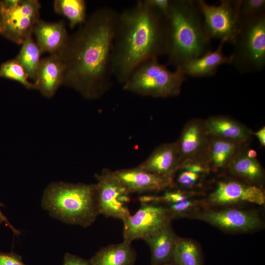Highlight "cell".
I'll use <instances>...</instances> for the list:
<instances>
[{
  "label": "cell",
  "instance_id": "cell-1",
  "mask_svg": "<svg viewBox=\"0 0 265 265\" xmlns=\"http://www.w3.org/2000/svg\"><path fill=\"white\" fill-rule=\"evenodd\" d=\"M119 13L108 6L95 10L57 54L65 67L63 84L88 99L110 87L111 55Z\"/></svg>",
  "mask_w": 265,
  "mask_h": 265
},
{
  "label": "cell",
  "instance_id": "cell-2",
  "mask_svg": "<svg viewBox=\"0 0 265 265\" xmlns=\"http://www.w3.org/2000/svg\"><path fill=\"white\" fill-rule=\"evenodd\" d=\"M167 37L166 17L144 0L123 10L112 45L113 76L123 84L141 64L166 55Z\"/></svg>",
  "mask_w": 265,
  "mask_h": 265
},
{
  "label": "cell",
  "instance_id": "cell-3",
  "mask_svg": "<svg viewBox=\"0 0 265 265\" xmlns=\"http://www.w3.org/2000/svg\"><path fill=\"white\" fill-rule=\"evenodd\" d=\"M167 22V64L179 68L211 49L202 14L193 0H170Z\"/></svg>",
  "mask_w": 265,
  "mask_h": 265
},
{
  "label": "cell",
  "instance_id": "cell-4",
  "mask_svg": "<svg viewBox=\"0 0 265 265\" xmlns=\"http://www.w3.org/2000/svg\"><path fill=\"white\" fill-rule=\"evenodd\" d=\"M41 206L53 217L84 228L93 224L100 214L95 184L52 183L44 191Z\"/></svg>",
  "mask_w": 265,
  "mask_h": 265
},
{
  "label": "cell",
  "instance_id": "cell-5",
  "mask_svg": "<svg viewBox=\"0 0 265 265\" xmlns=\"http://www.w3.org/2000/svg\"><path fill=\"white\" fill-rule=\"evenodd\" d=\"M186 78L180 68L171 71L155 58L139 65L123 84V88L142 96L168 98L180 94Z\"/></svg>",
  "mask_w": 265,
  "mask_h": 265
},
{
  "label": "cell",
  "instance_id": "cell-6",
  "mask_svg": "<svg viewBox=\"0 0 265 265\" xmlns=\"http://www.w3.org/2000/svg\"><path fill=\"white\" fill-rule=\"evenodd\" d=\"M233 45L231 65L239 73L262 71L265 66V13L242 23Z\"/></svg>",
  "mask_w": 265,
  "mask_h": 265
},
{
  "label": "cell",
  "instance_id": "cell-7",
  "mask_svg": "<svg viewBox=\"0 0 265 265\" xmlns=\"http://www.w3.org/2000/svg\"><path fill=\"white\" fill-rule=\"evenodd\" d=\"M195 1L209 38L233 45L241 27L239 15L241 0H221L218 5L210 4L204 0Z\"/></svg>",
  "mask_w": 265,
  "mask_h": 265
},
{
  "label": "cell",
  "instance_id": "cell-8",
  "mask_svg": "<svg viewBox=\"0 0 265 265\" xmlns=\"http://www.w3.org/2000/svg\"><path fill=\"white\" fill-rule=\"evenodd\" d=\"M41 5L37 0H19L10 8L0 7V34L18 45H22L33 33L40 20Z\"/></svg>",
  "mask_w": 265,
  "mask_h": 265
},
{
  "label": "cell",
  "instance_id": "cell-9",
  "mask_svg": "<svg viewBox=\"0 0 265 265\" xmlns=\"http://www.w3.org/2000/svg\"><path fill=\"white\" fill-rule=\"evenodd\" d=\"M96 194L99 214L125 221L131 214L130 192L113 172L104 170L96 175Z\"/></svg>",
  "mask_w": 265,
  "mask_h": 265
},
{
  "label": "cell",
  "instance_id": "cell-10",
  "mask_svg": "<svg viewBox=\"0 0 265 265\" xmlns=\"http://www.w3.org/2000/svg\"><path fill=\"white\" fill-rule=\"evenodd\" d=\"M172 218L165 206L159 204L141 203L140 208L123 221L124 241L131 243L171 222Z\"/></svg>",
  "mask_w": 265,
  "mask_h": 265
},
{
  "label": "cell",
  "instance_id": "cell-11",
  "mask_svg": "<svg viewBox=\"0 0 265 265\" xmlns=\"http://www.w3.org/2000/svg\"><path fill=\"white\" fill-rule=\"evenodd\" d=\"M189 215L227 232H251L263 224L262 219L255 211L236 209L207 210Z\"/></svg>",
  "mask_w": 265,
  "mask_h": 265
},
{
  "label": "cell",
  "instance_id": "cell-12",
  "mask_svg": "<svg viewBox=\"0 0 265 265\" xmlns=\"http://www.w3.org/2000/svg\"><path fill=\"white\" fill-rule=\"evenodd\" d=\"M207 203L215 206L239 203L263 205L265 203V195L260 187L239 181L223 180L217 183L208 196Z\"/></svg>",
  "mask_w": 265,
  "mask_h": 265
},
{
  "label": "cell",
  "instance_id": "cell-13",
  "mask_svg": "<svg viewBox=\"0 0 265 265\" xmlns=\"http://www.w3.org/2000/svg\"><path fill=\"white\" fill-rule=\"evenodd\" d=\"M113 172L130 193L159 192L173 184V177L161 176L145 170L139 166Z\"/></svg>",
  "mask_w": 265,
  "mask_h": 265
},
{
  "label": "cell",
  "instance_id": "cell-14",
  "mask_svg": "<svg viewBox=\"0 0 265 265\" xmlns=\"http://www.w3.org/2000/svg\"><path fill=\"white\" fill-rule=\"evenodd\" d=\"M209 139L204 120L193 119L188 121L184 126L178 145L181 165L184 162L201 159L206 149Z\"/></svg>",
  "mask_w": 265,
  "mask_h": 265
},
{
  "label": "cell",
  "instance_id": "cell-15",
  "mask_svg": "<svg viewBox=\"0 0 265 265\" xmlns=\"http://www.w3.org/2000/svg\"><path fill=\"white\" fill-rule=\"evenodd\" d=\"M247 143L209 136L201 159L211 171L227 169L230 163Z\"/></svg>",
  "mask_w": 265,
  "mask_h": 265
},
{
  "label": "cell",
  "instance_id": "cell-16",
  "mask_svg": "<svg viewBox=\"0 0 265 265\" xmlns=\"http://www.w3.org/2000/svg\"><path fill=\"white\" fill-rule=\"evenodd\" d=\"M180 237L169 223L145 236L149 246L151 265H161L173 262L175 249Z\"/></svg>",
  "mask_w": 265,
  "mask_h": 265
},
{
  "label": "cell",
  "instance_id": "cell-17",
  "mask_svg": "<svg viewBox=\"0 0 265 265\" xmlns=\"http://www.w3.org/2000/svg\"><path fill=\"white\" fill-rule=\"evenodd\" d=\"M182 161L177 142L162 144L152 152L139 166L143 169L154 174L173 177L179 170Z\"/></svg>",
  "mask_w": 265,
  "mask_h": 265
},
{
  "label": "cell",
  "instance_id": "cell-18",
  "mask_svg": "<svg viewBox=\"0 0 265 265\" xmlns=\"http://www.w3.org/2000/svg\"><path fill=\"white\" fill-rule=\"evenodd\" d=\"M65 67L57 53L40 60L34 84L44 96L51 98L63 83Z\"/></svg>",
  "mask_w": 265,
  "mask_h": 265
},
{
  "label": "cell",
  "instance_id": "cell-19",
  "mask_svg": "<svg viewBox=\"0 0 265 265\" xmlns=\"http://www.w3.org/2000/svg\"><path fill=\"white\" fill-rule=\"evenodd\" d=\"M224 41H220L216 49L210 50L203 55L191 60L180 68L183 74L194 78L211 77L215 75L218 67L224 64H231L233 56L224 54Z\"/></svg>",
  "mask_w": 265,
  "mask_h": 265
},
{
  "label": "cell",
  "instance_id": "cell-20",
  "mask_svg": "<svg viewBox=\"0 0 265 265\" xmlns=\"http://www.w3.org/2000/svg\"><path fill=\"white\" fill-rule=\"evenodd\" d=\"M204 122L209 136L247 143L253 135L250 129L227 116H211Z\"/></svg>",
  "mask_w": 265,
  "mask_h": 265
},
{
  "label": "cell",
  "instance_id": "cell-21",
  "mask_svg": "<svg viewBox=\"0 0 265 265\" xmlns=\"http://www.w3.org/2000/svg\"><path fill=\"white\" fill-rule=\"evenodd\" d=\"M33 33L41 53L48 52L51 54L60 52L65 46L69 36L63 21L50 23L39 20Z\"/></svg>",
  "mask_w": 265,
  "mask_h": 265
},
{
  "label": "cell",
  "instance_id": "cell-22",
  "mask_svg": "<svg viewBox=\"0 0 265 265\" xmlns=\"http://www.w3.org/2000/svg\"><path fill=\"white\" fill-rule=\"evenodd\" d=\"M136 256L131 243L123 241L101 248L89 261L92 265H134Z\"/></svg>",
  "mask_w": 265,
  "mask_h": 265
},
{
  "label": "cell",
  "instance_id": "cell-23",
  "mask_svg": "<svg viewBox=\"0 0 265 265\" xmlns=\"http://www.w3.org/2000/svg\"><path fill=\"white\" fill-rule=\"evenodd\" d=\"M246 147L235 157L227 169L241 182L260 187L264 180V169L257 159L246 156Z\"/></svg>",
  "mask_w": 265,
  "mask_h": 265
},
{
  "label": "cell",
  "instance_id": "cell-24",
  "mask_svg": "<svg viewBox=\"0 0 265 265\" xmlns=\"http://www.w3.org/2000/svg\"><path fill=\"white\" fill-rule=\"evenodd\" d=\"M173 262L177 265H204L199 244L193 239L181 237L175 249Z\"/></svg>",
  "mask_w": 265,
  "mask_h": 265
},
{
  "label": "cell",
  "instance_id": "cell-25",
  "mask_svg": "<svg viewBox=\"0 0 265 265\" xmlns=\"http://www.w3.org/2000/svg\"><path fill=\"white\" fill-rule=\"evenodd\" d=\"M32 34H29L23 43L21 51L15 59L24 68L28 78L35 80L42 53L33 39Z\"/></svg>",
  "mask_w": 265,
  "mask_h": 265
},
{
  "label": "cell",
  "instance_id": "cell-26",
  "mask_svg": "<svg viewBox=\"0 0 265 265\" xmlns=\"http://www.w3.org/2000/svg\"><path fill=\"white\" fill-rule=\"evenodd\" d=\"M53 7L55 11L65 17L70 26L74 27L82 25L86 20V2L83 0H56Z\"/></svg>",
  "mask_w": 265,
  "mask_h": 265
},
{
  "label": "cell",
  "instance_id": "cell-27",
  "mask_svg": "<svg viewBox=\"0 0 265 265\" xmlns=\"http://www.w3.org/2000/svg\"><path fill=\"white\" fill-rule=\"evenodd\" d=\"M0 77L17 81L27 89H36L34 83L28 81L27 73L15 58L1 64Z\"/></svg>",
  "mask_w": 265,
  "mask_h": 265
},
{
  "label": "cell",
  "instance_id": "cell-28",
  "mask_svg": "<svg viewBox=\"0 0 265 265\" xmlns=\"http://www.w3.org/2000/svg\"><path fill=\"white\" fill-rule=\"evenodd\" d=\"M265 13V0H241L239 15L241 23Z\"/></svg>",
  "mask_w": 265,
  "mask_h": 265
},
{
  "label": "cell",
  "instance_id": "cell-29",
  "mask_svg": "<svg viewBox=\"0 0 265 265\" xmlns=\"http://www.w3.org/2000/svg\"><path fill=\"white\" fill-rule=\"evenodd\" d=\"M198 204L196 200L189 199L179 203L168 204L165 207L173 219L187 215V213L196 208Z\"/></svg>",
  "mask_w": 265,
  "mask_h": 265
},
{
  "label": "cell",
  "instance_id": "cell-30",
  "mask_svg": "<svg viewBox=\"0 0 265 265\" xmlns=\"http://www.w3.org/2000/svg\"><path fill=\"white\" fill-rule=\"evenodd\" d=\"M193 193L185 191H167L161 196H156L157 203H163L167 205L177 203L190 199Z\"/></svg>",
  "mask_w": 265,
  "mask_h": 265
},
{
  "label": "cell",
  "instance_id": "cell-31",
  "mask_svg": "<svg viewBox=\"0 0 265 265\" xmlns=\"http://www.w3.org/2000/svg\"><path fill=\"white\" fill-rule=\"evenodd\" d=\"M204 175L191 171L182 170L177 178V183L182 187L192 188L198 184Z\"/></svg>",
  "mask_w": 265,
  "mask_h": 265
},
{
  "label": "cell",
  "instance_id": "cell-32",
  "mask_svg": "<svg viewBox=\"0 0 265 265\" xmlns=\"http://www.w3.org/2000/svg\"><path fill=\"white\" fill-rule=\"evenodd\" d=\"M180 169L191 171L203 175H206L211 171L210 167L201 159L186 161L181 165Z\"/></svg>",
  "mask_w": 265,
  "mask_h": 265
},
{
  "label": "cell",
  "instance_id": "cell-33",
  "mask_svg": "<svg viewBox=\"0 0 265 265\" xmlns=\"http://www.w3.org/2000/svg\"><path fill=\"white\" fill-rule=\"evenodd\" d=\"M0 265H26L22 257L14 252L4 253L0 251Z\"/></svg>",
  "mask_w": 265,
  "mask_h": 265
},
{
  "label": "cell",
  "instance_id": "cell-34",
  "mask_svg": "<svg viewBox=\"0 0 265 265\" xmlns=\"http://www.w3.org/2000/svg\"><path fill=\"white\" fill-rule=\"evenodd\" d=\"M150 6L167 17L170 7V0H144Z\"/></svg>",
  "mask_w": 265,
  "mask_h": 265
},
{
  "label": "cell",
  "instance_id": "cell-35",
  "mask_svg": "<svg viewBox=\"0 0 265 265\" xmlns=\"http://www.w3.org/2000/svg\"><path fill=\"white\" fill-rule=\"evenodd\" d=\"M62 265H92L89 260L78 256L66 253L64 255Z\"/></svg>",
  "mask_w": 265,
  "mask_h": 265
},
{
  "label": "cell",
  "instance_id": "cell-36",
  "mask_svg": "<svg viewBox=\"0 0 265 265\" xmlns=\"http://www.w3.org/2000/svg\"><path fill=\"white\" fill-rule=\"evenodd\" d=\"M1 203L0 202V206H1ZM0 223H3L6 226L10 228L13 234L15 235L18 236L21 234V232L19 230L16 229L8 221L7 218L6 216L2 213V211L0 209Z\"/></svg>",
  "mask_w": 265,
  "mask_h": 265
},
{
  "label": "cell",
  "instance_id": "cell-37",
  "mask_svg": "<svg viewBox=\"0 0 265 265\" xmlns=\"http://www.w3.org/2000/svg\"><path fill=\"white\" fill-rule=\"evenodd\" d=\"M262 146H265V127H263L256 132H253Z\"/></svg>",
  "mask_w": 265,
  "mask_h": 265
},
{
  "label": "cell",
  "instance_id": "cell-38",
  "mask_svg": "<svg viewBox=\"0 0 265 265\" xmlns=\"http://www.w3.org/2000/svg\"><path fill=\"white\" fill-rule=\"evenodd\" d=\"M245 153L246 156L250 159H257V152L252 149H247L246 147L245 149Z\"/></svg>",
  "mask_w": 265,
  "mask_h": 265
},
{
  "label": "cell",
  "instance_id": "cell-39",
  "mask_svg": "<svg viewBox=\"0 0 265 265\" xmlns=\"http://www.w3.org/2000/svg\"><path fill=\"white\" fill-rule=\"evenodd\" d=\"M176 265L174 262H172L166 263V264H162V265Z\"/></svg>",
  "mask_w": 265,
  "mask_h": 265
}]
</instances>
